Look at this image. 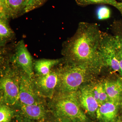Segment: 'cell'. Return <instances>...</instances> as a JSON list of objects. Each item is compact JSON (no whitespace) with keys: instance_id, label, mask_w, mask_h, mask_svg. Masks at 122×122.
<instances>
[{"instance_id":"obj_1","label":"cell","mask_w":122,"mask_h":122,"mask_svg":"<svg viewBox=\"0 0 122 122\" xmlns=\"http://www.w3.org/2000/svg\"><path fill=\"white\" fill-rule=\"evenodd\" d=\"M101 32L96 23L81 22L74 35L64 42L62 52L69 62L102 67L99 52Z\"/></svg>"},{"instance_id":"obj_2","label":"cell","mask_w":122,"mask_h":122,"mask_svg":"<svg viewBox=\"0 0 122 122\" xmlns=\"http://www.w3.org/2000/svg\"><path fill=\"white\" fill-rule=\"evenodd\" d=\"M96 70L85 64H68L58 70L61 91L70 94L75 92L85 81L87 71Z\"/></svg>"},{"instance_id":"obj_3","label":"cell","mask_w":122,"mask_h":122,"mask_svg":"<svg viewBox=\"0 0 122 122\" xmlns=\"http://www.w3.org/2000/svg\"><path fill=\"white\" fill-rule=\"evenodd\" d=\"M72 94L57 98L52 103L55 113L59 117L83 122L86 117L81 110L76 97Z\"/></svg>"},{"instance_id":"obj_4","label":"cell","mask_w":122,"mask_h":122,"mask_svg":"<svg viewBox=\"0 0 122 122\" xmlns=\"http://www.w3.org/2000/svg\"><path fill=\"white\" fill-rule=\"evenodd\" d=\"M117 49V41L113 35L102 31L99 52L102 66H105L112 72H118L120 74Z\"/></svg>"},{"instance_id":"obj_5","label":"cell","mask_w":122,"mask_h":122,"mask_svg":"<svg viewBox=\"0 0 122 122\" xmlns=\"http://www.w3.org/2000/svg\"><path fill=\"white\" fill-rule=\"evenodd\" d=\"M2 76L0 79L2 102L8 105H15L20 97V77L10 68Z\"/></svg>"},{"instance_id":"obj_6","label":"cell","mask_w":122,"mask_h":122,"mask_svg":"<svg viewBox=\"0 0 122 122\" xmlns=\"http://www.w3.org/2000/svg\"><path fill=\"white\" fill-rule=\"evenodd\" d=\"M34 79H32L34 89L38 95L52 98L56 87L59 81L58 71L51 70L45 75H37Z\"/></svg>"},{"instance_id":"obj_7","label":"cell","mask_w":122,"mask_h":122,"mask_svg":"<svg viewBox=\"0 0 122 122\" xmlns=\"http://www.w3.org/2000/svg\"><path fill=\"white\" fill-rule=\"evenodd\" d=\"M15 46L14 62L31 79L34 76V63L32 56L23 40L18 41Z\"/></svg>"},{"instance_id":"obj_8","label":"cell","mask_w":122,"mask_h":122,"mask_svg":"<svg viewBox=\"0 0 122 122\" xmlns=\"http://www.w3.org/2000/svg\"><path fill=\"white\" fill-rule=\"evenodd\" d=\"M27 0H0V16L14 19L25 13Z\"/></svg>"},{"instance_id":"obj_9","label":"cell","mask_w":122,"mask_h":122,"mask_svg":"<svg viewBox=\"0 0 122 122\" xmlns=\"http://www.w3.org/2000/svg\"><path fill=\"white\" fill-rule=\"evenodd\" d=\"M31 80L25 74L20 77L19 100L21 104L30 105L40 102Z\"/></svg>"},{"instance_id":"obj_10","label":"cell","mask_w":122,"mask_h":122,"mask_svg":"<svg viewBox=\"0 0 122 122\" xmlns=\"http://www.w3.org/2000/svg\"><path fill=\"white\" fill-rule=\"evenodd\" d=\"M118 105L110 101L99 105L96 112L101 122H114L117 115Z\"/></svg>"},{"instance_id":"obj_11","label":"cell","mask_w":122,"mask_h":122,"mask_svg":"<svg viewBox=\"0 0 122 122\" xmlns=\"http://www.w3.org/2000/svg\"><path fill=\"white\" fill-rule=\"evenodd\" d=\"M110 101L118 106L122 101V78L113 81H107L103 84Z\"/></svg>"},{"instance_id":"obj_12","label":"cell","mask_w":122,"mask_h":122,"mask_svg":"<svg viewBox=\"0 0 122 122\" xmlns=\"http://www.w3.org/2000/svg\"><path fill=\"white\" fill-rule=\"evenodd\" d=\"M79 100L81 106L89 113L93 114L96 113L99 105L95 98L90 86L82 89Z\"/></svg>"},{"instance_id":"obj_13","label":"cell","mask_w":122,"mask_h":122,"mask_svg":"<svg viewBox=\"0 0 122 122\" xmlns=\"http://www.w3.org/2000/svg\"><path fill=\"white\" fill-rule=\"evenodd\" d=\"M21 108L23 114L30 119H41L46 115L45 108L40 102L30 105L21 104Z\"/></svg>"},{"instance_id":"obj_14","label":"cell","mask_w":122,"mask_h":122,"mask_svg":"<svg viewBox=\"0 0 122 122\" xmlns=\"http://www.w3.org/2000/svg\"><path fill=\"white\" fill-rule=\"evenodd\" d=\"M9 20L7 18L0 16V44L2 47L15 38V33L9 24Z\"/></svg>"},{"instance_id":"obj_15","label":"cell","mask_w":122,"mask_h":122,"mask_svg":"<svg viewBox=\"0 0 122 122\" xmlns=\"http://www.w3.org/2000/svg\"><path fill=\"white\" fill-rule=\"evenodd\" d=\"M61 59H41L35 61L34 67L37 75H45L48 74L52 68L58 65Z\"/></svg>"},{"instance_id":"obj_16","label":"cell","mask_w":122,"mask_h":122,"mask_svg":"<svg viewBox=\"0 0 122 122\" xmlns=\"http://www.w3.org/2000/svg\"><path fill=\"white\" fill-rule=\"evenodd\" d=\"M92 92L99 105L110 101L109 97L104 89L103 84H98L90 86Z\"/></svg>"},{"instance_id":"obj_17","label":"cell","mask_w":122,"mask_h":122,"mask_svg":"<svg viewBox=\"0 0 122 122\" xmlns=\"http://www.w3.org/2000/svg\"><path fill=\"white\" fill-rule=\"evenodd\" d=\"M77 4L81 7H85L91 5H109L113 6L119 11L122 8V2L116 0H75Z\"/></svg>"},{"instance_id":"obj_18","label":"cell","mask_w":122,"mask_h":122,"mask_svg":"<svg viewBox=\"0 0 122 122\" xmlns=\"http://www.w3.org/2000/svg\"><path fill=\"white\" fill-rule=\"evenodd\" d=\"M6 104H1L0 107V122H10L13 115V111Z\"/></svg>"},{"instance_id":"obj_19","label":"cell","mask_w":122,"mask_h":122,"mask_svg":"<svg viewBox=\"0 0 122 122\" xmlns=\"http://www.w3.org/2000/svg\"><path fill=\"white\" fill-rule=\"evenodd\" d=\"M111 30L118 44L122 48V28L118 22L114 21L111 25Z\"/></svg>"},{"instance_id":"obj_20","label":"cell","mask_w":122,"mask_h":122,"mask_svg":"<svg viewBox=\"0 0 122 122\" xmlns=\"http://www.w3.org/2000/svg\"><path fill=\"white\" fill-rule=\"evenodd\" d=\"M47 0H27L25 13L29 12L41 7Z\"/></svg>"},{"instance_id":"obj_21","label":"cell","mask_w":122,"mask_h":122,"mask_svg":"<svg viewBox=\"0 0 122 122\" xmlns=\"http://www.w3.org/2000/svg\"><path fill=\"white\" fill-rule=\"evenodd\" d=\"M97 17L99 20H103L109 18L110 17V10L106 6L99 7L97 11Z\"/></svg>"},{"instance_id":"obj_22","label":"cell","mask_w":122,"mask_h":122,"mask_svg":"<svg viewBox=\"0 0 122 122\" xmlns=\"http://www.w3.org/2000/svg\"><path fill=\"white\" fill-rule=\"evenodd\" d=\"M117 57L119 63V66H120V74L122 76V48L118 44L117 42Z\"/></svg>"},{"instance_id":"obj_23","label":"cell","mask_w":122,"mask_h":122,"mask_svg":"<svg viewBox=\"0 0 122 122\" xmlns=\"http://www.w3.org/2000/svg\"><path fill=\"white\" fill-rule=\"evenodd\" d=\"M114 122H122V120H117V121H116Z\"/></svg>"},{"instance_id":"obj_24","label":"cell","mask_w":122,"mask_h":122,"mask_svg":"<svg viewBox=\"0 0 122 122\" xmlns=\"http://www.w3.org/2000/svg\"><path fill=\"white\" fill-rule=\"evenodd\" d=\"M122 8H121V10H120V12L121 13V14H122Z\"/></svg>"},{"instance_id":"obj_25","label":"cell","mask_w":122,"mask_h":122,"mask_svg":"<svg viewBox=\"0 0 122 122\" xmlns=\"http://www.w3.org/2000/svg\"><path fill=\"white\" fill-rule=\"evenodd\" d=\"M22 122V121H18V122Z\"/></svg>"},{"instance_id":"obj_26","label":"cell","mask_w":122,"mask_h":122,"mask_svg":"<svg viewBox=\"0 0 122 122\" xmlns=\"http://www.w3.org/2000/svg\"><path fill=\"white\" fill-rule=\"evenodd\" d=\"M121 105H122V103H121Z\"/></svg>"},{"instance_id":"obj_27","label":"cell","mask_w":122,"mask_h":122,"mask_svg":"<svg viewBox=\"0 0 122 122\" xmlns=\"http://www.w3.org/2000/svg\"><path fill=\"white\" fill-rule=\"evenodd\" d=\"M121 0V1H122V0Z\"/></svg>"}]
</instances>
